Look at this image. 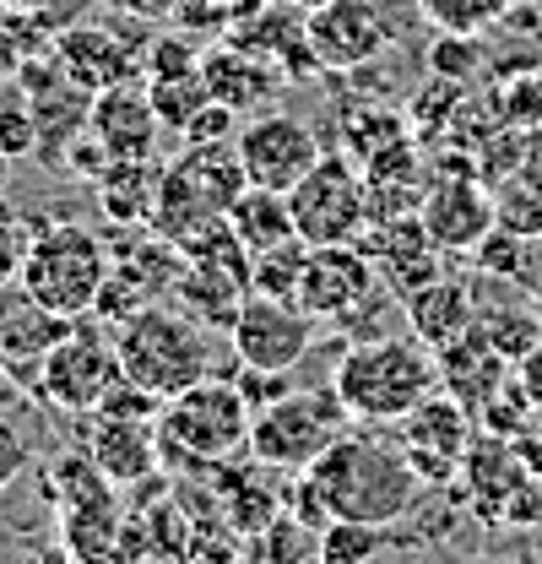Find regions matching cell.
Instances as JSON below:
<instances>
[{"label": "cell", "instance_id": "obj_1", "mask_svg": "<svg viewBox=\"0 0 542 564\" xmlns=\"http://www.w3.org/2000/svg\"><path fill=\"white\" fill-rule=\"evenodd\" d=\"M304 484L326 510V521H369V527H397L402 516L418 510V494H423V478L412 473L402 445L358 434V429L342 434L304 473Z\"/></svg>", "mask_w": 542, "mask_h": 564}, {"label": "cell", "instance_id": "obj_2", "mask_svg": "<svg viewBox=\"0 0 542 564\" xmlns=\"http://www.w3.org/2000/svg\"><path fill=\"white\" fill-rule=\"evenodd\" d=\"M353 423H402L440 391V352L412 332H391L375 343H347L332 375Z\"/></svg>", "mask_w": 542, "mask_h": 564}, {"label": "cell", "instance_id": "obj_3", "mask_svg": "<svg viewBox=\"0 0 542 564\" xmlns=\"http://www.w3.org/2000/svg\"><path fill=\"white\" fill-rule=\"evenodd\" d=\"M115 348H120L126 380L141 386L147 397H158V402H169L185 386L217 375V348H212L206 326L191 321L174 299L147 304L126 326H115Z\"/></svg>", "mask_w": 542, "mask_h": 564}, {"label": "cell", "instance_id": "obj_4", "mask_svg": "<svg viewBox=\"0 0 542 564\" xmlns=\"http://www.w3.org/2000/svg\"><path fill=\"white\" fill-rule=\"evenodd\" d=\"M109 267H115V250H109V234L87 228V223H39L28 234V256H22V288L50 304L55 315H93L104 282H109Z\"/></svg>", "mask_w": 542, "mask_h": 564}, {"label": "cell", "instance_id": "obj_5", "mask_svg": "<svg viewBox=\"0 0 542 564\" xmlns=\"http://www.w3.org/2000/svg\"><path fill=\"white\" fill-rule=\"evenodd\" d=\"M250 423H256V408L239 391V380L206 375L158 408V440L169 456L217 467V462L250 451Z\"/></svg>", "mask_w": 542, "mask_h": 564}, {"label": "cell", "instance_id": "obj_6", "mask_svg": "<svg viewBox=\"0 0 542 564\" xmlns=\"http://www.w3.org/2000/svg\"><path fill=\"white\" fill-rule=\"evenodd\" d=\"M353 429L337 391H282L250 423V456L271 473H310Z\"/></svg>", "mask_w": 542, "mask_h": 564}, {"label": "cell", "instance_id": "obj_7", "mask_svg": "<svg viewBox=\"0 0 542 564\" xmlns=\"http://www.w3.org/2000/svg\"><path fill=\"white\" fill-rule=\"evenodd\" d=\"M288 207H293V228H299L304 245H358L369 217H375L369 212V180L347 152H326L288 191Z\"/></svg>", "mask_w": 542, "mask_h": 564}, {"label": "cell", "instance_id": "obj_8", "mask_svg": "<svg viewBox=\"0 0 542 564\" xmlns=\"http://www.w3.org/2000/svg\"><path fill=\"white\" fill-rule=\"evenodd\" d=\"M120 380H126V369H120V348H115V326L104 332L98 315H82V321L71 326L66 343L50 352V364H44L33 397H44V402L61 408V413L93 419Z\"/></svg>", "mask_w": 542, "mask_h": 564}, {"label": "cell", "instance_id": "obj_9", "mask_svg": "<svg viewBox=\"0 0 542 564\" xmlns=\"http://www.w3.org/2000/svg\"><path fill=\"white\" fill-rule=\"evenodd\" d=\"M321 321L299 304V299H267L250 293L239 321L228 326V352L239 369H267V375H288L304 352L315 348Z\"/></svg>", "mask_w": 542, "mask_h": 564}, {"label": "cell", "instance_id": "obj_10", "mask_svg": "<svg viewBox=\"0 0 542 564\" xmlns=\"http://www.w3.org/2000/svg\"><path fill=\"white\" fill-rule=\"evenodd\" d=\"M304 22H310L315 61L332 76H353V70H364L397 44V17L380 0H326Z\"/></svg>", "mask_w": 542, "mask_h": 564}, {"label": "cell", "instance_id": "obj_11", "mask_svg": "<svg viewBox=\"0 0 542 564\" xmlns=\"http://www.w3.org/2000/svg\"><path fill=\"white\" fill-rule=\"evenodd\" d=\"M321 158H326L321 137H315L299 115H282V109L256 115V120L239 131V163H245L250 185H261V191H282V196H288Z\"/></svg>", "mask_w": 542, "mask_h": 564}, {"label": "cell", "instance_id": "obj_12", "mask_svg": "<svg viewBox=\"0 0 542 564\" xmlns=\"http://www.w3.org/2000/svg\"><path fill=\"white\" fill-rule=\"evenodd\" d=\"M71 315H55L50 304H39L22 282L0 288V364L11 369V386L39 391V375L50 364V352L71 337Z\"/></svg>", "mask_w": 542, "mask_h": 564}, {"label": "cell", "instance_id": "obj_13", "mask_svg": "<svg viewBox=\"0 0 542 564\" xmlns=\"http://www.w3.org/2000/svg\"><path fill=\"white\" fill-rule=\"evenodd\" d=\"M141 61H147V50L131 44L120 28H109V22H71L61 28V39H55V66L66 82H76L82 93H109V87H120V82H141Z\"/></svg>", "mask_w": 542, "mask_h": 564}, {"label": "cell", "instance_id": "obj_14", "mask_svg": "<svg viewBox=\"0 0 542 564\" xmlns=\"http://www.w3.org/2000/svg\"><path fill=\"white\" fill-rule=\"evenodd\" d=\"M375 288H380V272H375V261H369L364 245H310V267H304V282H299V304L321 326L347 321Z\"/></svg>", "mask_w": 542, "mask_h": 564}, {"label": "cell", "instance_id": "obj_15", "mask_svg": "<svg viewBox=\"0 0 542 564\" xmlns=\"http://www.w3.org/2000/svg\"><path fill=\"white\" fill-rule=\"evenodd\" d=\"M364 250H369V261H375V272L380 282L397 293V299H412L423 282L445 278V250L429 239V228H423V217L418 212H402V217H375L369 228H364V239H358Z\"/></svg>", "mask_w": 542, "mask_h": 564}, {"label": "cell", "instance_id": "obj_16", "mask_svg": "<svg viewBox=\"0 0 542 564\" xmlns=\"http://www.w3.org/2000/svg\"><path fill=\"white\" fill-rule=\"evenodd\" d=\"M250 299V256L234 245V250H217V256H191L185 272H180V288H174V304L202 321L206 332H223L239 321Z\"/></svg>", "mask_w": 542, "mask_h": 564}, {"label": "cell", "instance_id": "obj_17", "mask_svg": "<svg viewBox=\"0 0 542 564\" xmlns=\"http://www.w3.org/2000/svg\"><path fill=\"white\" fill-rule=\"evenodd\" d=\"M423 228H429V239L445 250V256H473L477 245H483V234L499 223L494 217V191L477 180V174H445V180H434L429 191H423Z\"/></svg>", "mask_w": 542, "mask_h": 564}, {"label": "cell", "instance_id": "obj_18", "mask_svg": "<svg viewBox=\"0 0 542 564\" xmlns=\"http://www.w3.org/2000/svg\"><path fill=\"white\" fill-rule=\"evenodd\" d=\"M406 434L402 451L412 462V473L423 484H445L456 473V462H467V445H473V419H467V402L456 397H429L418 413H406Z\"/></svg>", "mask_w": 542, "mask_h": 564}, {"label": "cell", "instance_id": "obj_19", "mask_svg": "<svg viewBox=\"0 0 542 564\" xmlns=\"http://www.w3.org/2000/svg\"><path fill=\"white\" fill-rule=\"evenodd\" d=\"M87 131L109 147V158H158L169 126L158 120V109L147 98V82H120V87L93 98Z\"/></svg>", "mask_w": 542, "mask_h": 564}, {"label": "cell", "instance_id": "obj_20", "mask_svg": "<svg viewBox=\"0 0 542 564\" xmlns=\"http://www.w3.org/2000/svg\"><path fill=\"white\" fill-rule=\"evenodd\" d=\"M402 310H406V332H412L418 343H429L434 352L456 348L462 337H473V326H477L473 282L451 278V272L434 278V282H423L412 299H402Z\"/></svg>", "mask_w": 542, "mask_h": 564}, {"label": "cell", "instance_id": "obj_21", "mask_svg": "<svg viewBox=\"0 0 542 564\" xmlns=\"http://www.w3.org/2000/svg\"><path fill=\"white\" fill-rule=\"evenodd\" d=\"M163 185H169V169L158 158H115L98 174V207L115 228H152Z\"/></svg>", "mask_w": 542, "mask_h": 564}, {"label": "cell", "instance_id": "obj_22", "mask_svg": "<svg viewBox=\"0 0 542 564\" xmlns=\"http://www.w3.org/2000/svg\"><path fill=\"white\" fill-rule=\"evenodd\" d=\"M87 456L98 462V473L109 484H141V478H152V467L163 456L158 419H98L93 423V440H87Z\"/></svg>", "mask_w": 542, "mask_h": 564}, {"label": "cell", "instance_id": "obj_23", "mask_svg": "<svg viewBox=\"0 0 542 564\" xmlns=\"http://www.w3.org/2000/svg\"><path fill=\"white\" fill-rule=\"evenodd\" d=\"M202 82L206 93L217 98V104H234L239 115H250V109H267L271 93L282 87V76L261 61V55H250V50H239V44H212L202 55Z\"/></svg>", "mask_w": 542, "mask_h": 564}, {"label": "cell", "instance_id": "obj_24", "mask_svg": "<svg viewBox=\"0 0 542 564\" xmlns=\"http://www.w3.org/2000/svg\"><path fill=\"white\" fill-rule=\"evenodd\" d=\"M228 228L245 245V256H261V250L282 245V239H299L288 196L282 191H261V185H245V196L228 207Z\"/></svg>", "mask_w": 542, "mask_h": 564}, {"label": "cell", "instance_id": "obj_25", "mask_svg": "<svg viewBox=\"0 0 542 564\" xmlns=\"http://www.w3.org/2000/svg\"><path fill=\"white\" fill-rule=\"evenodd\" d=\"M494 217L499 228L521 234V239H542V163L521 158L510 174L494 180Z\"/></svg>", "mask_w": 542, "mask_h": 564}, {"label": "cell", "instance_id": "obj_26", "mask_svg": "<svg viewBox=\"0 0 542 564\" xmlns=\"http://www.w3.org/2000/svg\"><path fill=\"white\" fill-rule=\"evenodd\" d=\"M391 549V527L369 521H326L315 538V564H375Z\"/></svg>", "mask_w": 542, "mask_h": 564}, {"label": "cell", "instance_id": "obj_27", "mask_svg": "<svg viewBox=\"0 0 542 564\" xmlns=\"http://www.w3.org/2000/svg\"><path fill=\"white\" fill-rule=\"evenodd\" d=\"M473 337L483 343V348L499 352L505 364H521V358L542 343V315H538V310H499V315L477 310Z\"/></svg>", "mask_w": 542, "mask_h": 564}, {"label": "cell", "instance_id": "obj_28", "mask_svg": "<svg viewBox=\"0 0 542 564\" xmlns=\"http://www.w3.org/2000/svg\"><path fill=\"white\" fill-rule=\"evenodd\" d=\"M310 267V245L304 239H282L261 256H250V293H267V299H299V282Z\"/></svg>", "mask_w": 542, "mask_h": 564}, {"label": "cell", "instance_id": "obj_29", "mask_svg": "<svg viewBox=\"0 0 542 564\" xmlns=\"http://www.w3.org/2000/svg\"><path fill=\"white\" fill-rule=\"evenodd\" d=\"M532 250H538V239H521V234H510V228H488L483 234V245L473 250V267L483 278H505V282H521V288H532Z\"/></svg>", "mask_w": 542, "mask_h": 564}, {"label": "cell", "instance_id": "obj_30", "mask_svg": "<svg viewBox=\"0 0 542 564\" xmlns=\"http://www.w3.org/2000/svg\"><path fill=\"white\" fill-rule=\"evenodd\" d=\"M267 0H180V28L196 39H228L239 22H250Z\"/></svg>", "mask_w": 542, "mask_h": 564}, {"label": "cell", "instance_id": "obj_31", "mask_svg": "<svg viewBox=\"0 0 542 564\" xmlns=\"http://www.w3.org/2000/svg\"><path fill=\"white\" fill-rule=\"evenodd\" d=\"M147 98H152V109H158V120L174 131V137H185V126L196 120V109H202L206 98V82L202 70L196 76H169V82H147Z\"/></svg>", "mask_w": 542, "mask_h": 564}, {"label": "cell", "instance_id": "obj_32", "mask_svg": "<svg viewBox=\"0 0 542 564\" xmlns=\"http://www.w3.org/2000/svg\"><path fill=\"white\" fill-rule=\"evenodd\" d=\"M423 61H429V76H445V82H462L467 87L488 55H483V39L477 33H440Z\"/></svg>", "mask_w": 542, "mask_h": 564}, {"label": "cell", "instance_id": "obj_33", "mask_svg": "<svg viewBox=\"0 0 542 564\" xmlns=\"http://www.w3.org/2000/svg\"><path fill=\"white\" fill-rule=\"evenodd\" d=\"M315 538L321 527L299 521V516H277L261 532V560L267 564H315Z\"/></svg>", "mask_w": 542, "mask_h": 564}, {"label": "cell", "instance_id": "obj_34", "mask_svg": "<svg viewBox=\"0 0 542 564\" xmlns=\"http://www.w3.org/2000/svg\"><path fill=\"white\" fill-rule=\"evenodd\" d=\"M494 115L510 126H538L542 120V70H521L516 82H505L494 93Z\"/></svg>", "mask_w": 542, "mask_h": 564}, {"label": "cell", "instance_id": "obj_35", "mask_svg": "<svg viewBox=\"0 0 542 564\" xmlns=\"http://www.w3.org/2000/svg\"><path fill=\"white\" fill-rule=\"evenodd\" d=\"M39 152V120L28 104H0V163H22Z\"/></svg>", "mask_w": 542, "mask_h": 564}, {"label": "cell", "instance_id": "obj_36", "mask_svg": "<svg viewBox=\"0 0 542 564\" xmlns=\"http://www.w3.org/2000/svg\"><path fill=\"white\" fill-rule=\"evenodd\" d=\"M239 109L234 104H217V98H206L202 109H196V120L185 126V141H239Z\"/></svg>", "mask_w": 542, "mask_h": 564}, {"label": "cell", "instance_id": "obj_37", "mask_svg": "<svg viewBox=\"0 0 542 564\" xmlns=\"http://www.w3.org/2000/svg\"><path fill=\"white\" fill-rule=\"evenodd\" d=\"M28 462H33V445L22 440V429H17V423L0 413V494L11 489V484H22Z\"/></svg>", "mask_w": 542, "mask_h": 564}, {"label": "cell", "instance_id": "obj_38", "mask_svg": "<svg viewBox=\"0 0 542 564\" xmlns=\"http://www.w3.org/2000/svg\"><path fill=\"white\" fill-rule=\"evenodd\" d=\"M28 234H33V228H22V223H17L11 212H0V288H11V282L22 278Z\"/></svg>", "mask_w": 542, "mask_h": 564}, {"label": "cell", "instance_id": "obj_39", "mask_svg": "<svg viewBox=\"0 0 542 564\" xmlns=\"http://www.w3.org/2000/svg\"><path fill=\"white\" fill-rule=\"evenodd\" d=\"M109 11L126 22H141V28H163L180 17V0H109Z\"/></svg>", "mask_w": 542, "mask_h": 564}, {"label": "cell", "instance_id": "obj_40", "mask_svg": "<svg viewBox=\"0 0 542 564\" xmlns=\"http://www.w3.org/2000/svg\"><path fill=\"white\" fill-rule=\"evenodd\" d=\"M516 380L527 386V397H532V408H542V343L521 364H516Z\"/></svg>", "mask_w": 542, "mask_h": 564}, {"label": "cell", "instance_id": "obj_41", "mask_svg": "<svg viewBox=\"0 0 542 564\" xmlns=\"http://www.w3.org/2000/svg\"><path fill=\"white\" fill-rule=\"evenodd\" d=\"M282 6H293V11H304V17H310V11H321L326 0H282Z\"/></svg>", "mask_w": 542, "mask_h": 564}, {"label": "cell", "instance_id": "obj_42", "mask_svg": "<svg viewBox=\"0 0 542 564\" xmlns=\"http://www.w3.org/2000/svg\"><path fill=\"white\" fill-rule=\"evenodd\" d=\"M11 11H44V0H6Z\"/></svg>", "mask_w": 542, "mask_h": 564}, {"label": "cell", "instance_id": "obj_43", "mask_svg": "<svg viewBox=\"0 0 542 564\" xmlns=\"http://www.w3.org/2000/svg\"><path fill=\"white\" fill-rule=\"evenodd\" d=\"M6 386H11V369H6V364H0V397H6Z\"/></svg>", "mask_w": 542, "mask_h": 564}, {"label": "cell", "instance_id": "obj_44", "mask_svg": "<svg viewBox=\"0 0 542 564\" xmlns=\"http://www.w3.org/2000/svg\"><path fill=\"white\" fill-rule=\"evenodd\" d=\"M532 304H538V315H542V282H538V288H532Z\"/></svg>", "mask_w": 542, "mask_h": 564}, {"label": "cell", "instance_id": "obj_45", "mask_svg": "<svg viewBox=\"0 0 542 564\" xmlns=\"http://www.w3.org/2000/svg\"><path fill=\"white\" fill-rule=\"evenodd\" d=\"M0 169H6V163H0Z\"/></svg>", "mask_w": 542, "mask_h": 564}]
</instances>
